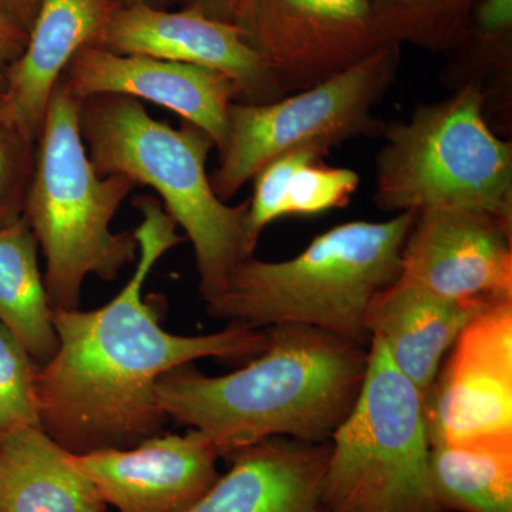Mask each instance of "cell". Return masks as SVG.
Segmentation results:
<instances>
[{
  "label": "cell",
  "instance_id": "6da1fadb",
  "mask_svg": "<svg viewBox=\"0 0 512 512\" xmlns=\"http://www.w3.org/2000/svg\"><path fill=\"white\" fill-rule=\"evenodd\" d=\"M136 269L110 302L93 311H55L57 349L36 375L42 429L74 456L127 448L161 433L167 417L158 380L205 357L251 360L268 343L266 329L228 325L211 335L165 330L144 284L154 266L184 241L153 195H136Z\"/></svg>",
  "mask_w": 512,
  "mask_h": 512
},
{
  "label": "cell",
  "instance_id": "7a4b0ae2",
  "mask_svg": "<svg viewBox=\"0 0 512 512\" xmlns=\"http://www.w3.org/2000/svg\"><path fill=\"white\" fill-rule=\"evenodd\" d=\"M265 349L224 376L178 367L157 382L167 419L201 431L220 450L272 439L325 443L359 397L369 346L311 326L266 329Z\"/></svg>",
  "mask_w": 512,
  "mask_h": 512
},
{
  "label": "cell",
  "instance_id": "3957f363",
  "mask_svg": "<svg viewBox=\"0 0 512 512\" xmlns=\"http://www.w3.org/2000/svg\"><path fill=\"white\" fill-rule=\"evenodd\" d=\"M414 218L416 212L406 211L389 221L336 225L288 261L249 256L204 299L205 308L228 325L311 326L370 346L367 311L377 293L399 279Z\"/></svg>",
  "mask_w": 512,
  "mask_h": 512
},
{
  "label": "cell",
  "instance_id": "277c9868",
  "mask_svg": "<svg viewBox=\"0 0 512 512\" xmlns=\"http://www.w3.org/2000/svg\"><path fill=\"white\" fill-rule=\"evenodd\" d=\"M80 134L99 175H123L157 192L164 210L194 248L207 299L254 252L248 247V201L231 207L212 190L207 161L214 141L201 128L170 126L141 101L101 94L80 101Z\"/></svg>",
  "mask_w": 512,
  "mask_h": 512
},
{
  "label": "cell",
  "instance_id": "5b68a950",
  "mask_svg": "<svg viewBox=\"0 0 512 512\" xmlns=\"http://www.w3.org/2000/svg\"><path fill=\"white\" fill-rule=\"evenodd\" d=\"M80 101L59 80L36 143L35 167L22 217L45 256V285L53 311L77 309L84 281H114L137 261L133 232L111 222L137 187L123 175H99L79 127Z\"/></svg>",
  "mask_w": 512,
  "mask_h": 512
},
{
  "label": "cell",
  "instance_id": "8992f818",
  "mask_svg": "<svg viewBox=\"0 0 512 512\" xmlns=\"http://www.w3.org/2000/svg\"><path fill=\"white\" fill-rule=\"evenodd\" d=\"M487 94L467 83L384 124L375 201L387 212L464 208L512 224V146L485 117Z\"/></svg>",
  "mask_w": 512,
  "mask_h": 512
},
{
  "label": "cell",
  "instance_id": "52a82bcc",
  "mask_svg": "<svg viewBox=\"0 0 512 512\" xmlns=\"http://www.w3.org/2000/svg\"><path fill=\"white\" fill-rule=\"evenodd\" d=\"M329 443L326 512H448L431 490L424 397L377 339L359 397Z\"/></svg>",
  "mask_w": 512,
  "mask_h": 512
},
{
  "label": "cell",
  "instance_id": "ba28073f",
  "mask_svg": "<svg viewBox=\"0 0 512 512\" xmlns=\"http://www.w3.org/2000/svg\"><path fill=\"white\" fill-rule=\"evenodd\" d=\"M402 62V45L389 43L362 62L271 103L234 101L220 164L210 175L212 190L227 202L269 161L293 148L329 151L350 138L383 133L373 110L390 89Z\"/></svg>",
  "mask_w": 512,
  "mask_h": 512
},
{
  "label": "cell",
  "instance_id": "9c48e42d",
  "mask_svg": "<svg viewBox=\"0 0 512 512\" xmlns=\"http://www.w3.org/2000/svg\"><path fill=\"white\" fill-rule=\"evenodd\" d=\"M234 23L274 70L285 96L390 43L370 0H239Z\"/></svg>",
  "mask_w": 512,
  "mask_h": 512
},
{
  "label": "cell",
  "instance_id": "30bf717a",
  "mask_svg": "<svg viewBox=\"0 0 512 512\" xmlns=\"http://www.w3.org/2000/svg\"><path fill=\"white\" fill-rule=\"evenodd\" d=\"M433 444L512 436V299L478 312L424 396Z\"/></svg>",
  "mask_w": 512,
  "mask_h": 512
},
{
  "label": "cell",
  "instance_id": "8fae6325",
  "mask_svg": "<svg viewBox=\"0 0 512 512\" xmlns=\"http://www.w3.org/2000/svg\"><path fill=\"white\" fill-rule=\"evenodd\" d=\"M399 278L448 301L512 299V224L464 208L417 212Z\"/></svg>",
  "mask_w": 512,
  "mask_h": 512
},
{
  "label": "cell",
  "instance_id": "7c38bea8",
  "mask_svg": "<svg viewBox=\"0 0 512 512\" xmlns=\"http://www.w3.org/2000/svg\"><path fill=\"white\" fill-rule=\"evenodd\" d=\"M97 47L217 70L238 87L239 103H271L285 97L274 70L235 23L210 18L192 6L171 12L121 5Z\"/></svg>",
  "mask_w": 512,
  "mask_h": 512
},
{
  "label": "cell",
  "instance_id": "4fadbf2b",
  "mask_svg": "<svg viewBox=\"0 0 512 512\" xmlns=\"http://www.w3.org/2000/svg\"><path fill=\"white\" fill-rule=\"evenodd\" d=\"M79 101L119 94L150 101L201 128L222 150L227 141L228 111L239 100L238 87L217 70L156 57L119 55L97 46L76 53L60 77Z\"/></svg>",
  "mask_w": 512,
  "mask_h": 512
},
{
  "label": "cell",
  "instance_id": "5bb4252c",
  "mask_svg": "<svg viewBox=\"0 0 512 512\" xmlns=\"http://www.w3.org/2000/svg\"><path fill=\"white\" fill-rule=\"evenodd\" d=\"M220 450L201 431L156 434L133 447L76 456L107 507L119 512H184L220 477Z\"/></svg>",
  "mask_w": 512,
  "mask_h": 512
},
{
  "label": "cell",
  "instance_id": "9a60e30c",
  "mask_svg": "<svg viewBox=\"0 0 512 512\" xmlns=\"http://www.w3.org/2000/svg\"><path fill=\"white\" fill-rule=\"evenodd\" d=\"M117 0H42L25 50L10 64L0 97V124L36 144L53 90L76 53L97 46Z\"/></svg>",
  "mask_w": 512,
  "mask_h": 512
},
{
  "label": "cell",
  "instance_id": "2e32d148",
  "mask_svg": "<svg viewBox=\"0 0 512 512\" xmlns=\"http://www.w3.org/2000/svg\"><path fill=\"white\" fill-rule=\"evenodd\" d=\"M330 443L272 437L232 451L229 468L184 512H326Z\"/></svg>",
  "mask_w": 512,
  "mask_h": 512
},
{
  "label": "cell",
  "instance_id": "e0dca14e",
  "mask_svg": "<svg viewBox=\"0 0 512 512\" xmlns=\"http://www.w3.org/2000/svg\"><path fill=\"white\" fill-rule=\"evenodd\" d=\"M487 306L448 301L399 278L373 298L366 326L424 397L461 330Z\"/></svg>",
  "mask_w": 512,
  "mask_h": 512
},
{
  "label": "cell",
  "instance_id": "ac0fdd59",
  "mask_svg": "<svg viewBox=\"0 0 512 512\" xmlns=\"http://www.w3.org/2000/svg\"><path fill=\"white\" fill-rule=\"evenodd\" d=\"M0 512H109L76 456L42 427L0 436Z\"/></svg>",
  "mask_w": 512,
  "mask_h": 512
},
{
  "label": "cell",
  "instance_id": "d6986e66",
  "mask_svg": "<svg viewBox=\"0 0 512 512\" xmlns=\"http://www.w3.org/2000/svg\"><path fill=\"white\" fill-rule=\"evenodd\" d=\"M37 251L39 245L25 218L0 227V323L42 366L55 355L57 335Z\"/></svg>",
  "mask_w": 512,
  "mask_h": 512
},
{
  "label": "cell",
  "instance_id": "ffe728a7",
  "mask_svg": "<svg viewBox=\"0 0 512 512\" xmlns=\"http://www.w3.org/2000/svg\"><path fill=\"white\" fill-rule=\"evenodd\" d=\"M429 476L448 512H512V436L433 444Z\"/></svg>",
  "mask_w": 512,
  "mask_h": 512
},
{
  "label": "cell",
  "instance_id": "44dd1931",
  "mask_svg": "<svg viewBox=\"0 0 512 512\" xmlns=\"http://www.w3.org/2000/svg\"><path fill=\"white\" fill-rule=\"evenodd\" d=\"M390 43L448 52L466 35L478 0H370Z\"/></svg>",
  "mask_w": 512,
  "mask_h": 512
},
{
  "label": "cell",
  "instance_id": "7402d4cb",
  "mask_svg": "<svg viewBox=\"0 0 512 512\" xmlns=\"http://www.w3.org/2000/svg\"><path fill=\"white\" fill-rule=\"evenodd\" d=\"M37 369L28 349L0 323V436L22 427H42Z\"/></svg>",
  "mask_w": 512,
  "mask_h": 512
},
{
  "label": "cell",
  "instance_id": "603a6c76",
  "mask_svg": "<svg viewBox=\"0 0 512 512\" xmlns=\"http://www.w3.org/2000/svg\"><path fill=\"white\" fill-rule=\"evenodd\" d=\"M326 154L328 150L318 146L293 148L288 153L269 161L255 174L254 195L252 200L248 201L245 220L248 247L252 252L255 251L266 225L282 218V201L296 171L305 165L320 161Z\"/></svg>",
  "mask_w": 512,
  "mask_h": 512
},
{
  "label": "cell",
  "instance_id": "cb8c5ba5",
  "mask_svg": "<svg viewBox=\"0 0 512 512\" xmlns=\"http://www.w3.org/2000/svg\"><path fill=\"white\" fill-rule=\"evenodd\" d=\"M360 178L350 168L328 167L320 161L296 171L282 201V218L311 217L345 207L359 187Z\"/></svg>",
  "mask_w": 512,
  "mask_h": 512
},
{
  "label": "cell",
  "instance_id": "d4e9b609",
  "mask_svg": "<svg viewBox=\"0 0 512 512\" xmlns=\"http://www.w3.org/2000/svg\"><path fill=\"white\" fill-rule=\"evenodd\" d=\"M35 157L36 144L0 124V227L22 217Z\"/></svg>",
  "mask_w": 512,
  "mask_h": 512
},
{
  "label": "cell",
  "instance_id": "484cf974",
  "mask_svg": "<svg viewBox=\"0 0 512 512\" xmlns=\"http://www.w3.org/2000/svg\"><path fill=\"white\" fill-rule=\"evenodd\" d=\"M26 42L28 33L0 13V74H5L10 64L19 59Z\"/></svg>",
  "mask_w": 512,
  "mask_h": 512
},
{
  "label": "cell",
  "instance_id": "4316f807",
  "mask_svg": "<svg viewBox=\"0 0 512 512\" xmlns=\"http://www.w3.org/2000/svg\"><path fill=\"white\" fill-rule=\"evenodd\" d=\"M42 0H0V13L12 20L23 32L29 33Z\"/></svg>",
  "mask_w": 512,
  "mask_h": 512
},
{
  "label": "cell",
  "instance_id": "83f0119b",
  "mask_svg": "<svg viewBox=\"0 0 512 512\" xmlns=\"http://www.w3.org/2000/svg\"><path fill=\"white\" fill-rule=\"evenodd\" d=\"M239 0H188V6L201 10L210 18L234 23Z\"/></svg>",
  "mask_w": 512,
  "mask_h": 512
},
{
  "label": "cell",
  "instance_id": "f1b7e54d",
  "mask_svg": "<svg viewBox=\"0 0 512 512\" xmlns=\"http://www.w3.org/2000/svg\"><path fill=\"white\" fill-rule=\"evenodd\" d=\"M120 5H148L154 8H164L171 0H117Z\"/></svg>",
  "mask_w": 512,
  "mask_h": 512
},
{
  "label": "cell",
  "instance_id": "f546056e",
  "mask_svg": "<svg viewBox=\"0 0 512 512\" xmlns=\"http://www.w3.org/2000/svg\"><path fill=\"white\" fill-rule=\"evenodd\" d=\"M3 92H5V77L0 74V97H2Z\"/></svg>",
  "mask_w": 512,
  "mask_h": 512
}]
</instances>
